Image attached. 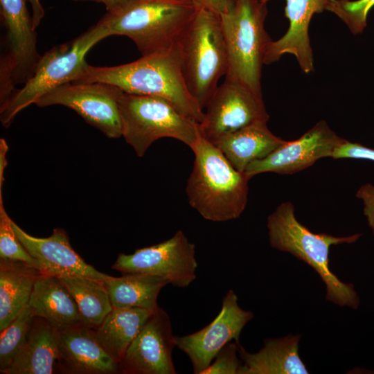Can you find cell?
<instances>
[{
  "label": "cell",
  "instance_id": "obj_17",
  "mask_svg": "<svg viewBox=\"0 0 374 374\" xmlns=\"http://www.w3.org/2000/svg\"><path fill=\"white\" fill-rule=\"evenodd\" d=\"M58 370L69 374H115L119 364L96 338L92 328L81 326L58 332Z\"/></svg>",
  "mask_w": 374,
  "mask_h": 374
},
{
  "label": "cell",
  "instance_id": "obj_9",
  "mask_svg": "<svg viewBox=\"0 0 374 374\" xmlns=\"http://www.w3.org/2000/svg\"><path fill=\"white\" fill-rule=\"evenodd\" d=\"M1 17L6 29V52L0 62V102L6 103L33 75L41 55L37 33L26 0H0Z\"/></svg>",
  "mask_w": 374,
  "mask_h": 374
},
{
  "label": "cell",
  "instance_id": "obj_4",
  "mask_svg": "<svg viewBox=\"0 0 374 374\" xmlns=\"http://www.w3.org/2000/svg\"><path fill=\"white\" fill-rule=\"evenodd\" d=\"M195 11L190 0H124L100 20L110 36L129 37L144 56L176 44Z\"/></svg>",
  "mask_w": 374,
  "mask_h": 374
},
{
  "label": "cell",
  "instance_id": "obj_33",
  "mask_svg": "<svg viewBox=\"0 0 374 374\" xmlns=\"http://www.w3.org/2000/svg\"><path fill=\"white\" fill-rule=\"evenodd\" d=\"M196 7L213 11L220 15L229 12L236 0H190Z\"/></svg>",
  "mask_w": 374,
  "mask_h": 374
},
{
  "label": "cell",
  "instance_id": "obj_30",
  "mask_svg": "<svg viewBox=\"0 0 374 374\" xmlns=\"http://www.w3.org/2000/svg\"><path fill=\"white\" fill-rule=\"evenodd\" d=\"M239 344L236 342L226 344L201 374H238L241 366L237 355Z\"/></svg>",
  "mask_w": 374,
  "mask_h": 374
},
{
  "label": "cell",
  "instance_id": "obj_3",
  "mask_svg": "<svg viewBox=\"0 0 374 374\" xmlns=\"http://www.w3.org/2000/svg\"><path fill=\"white\" fill-rule=\"evenodd\" d=\"M267 228L271 247L290 253L319 274L326 287L327 301L339 306L358 308L360 301L353 284L342 282L330 270L329 251L332 245L355 242L362 234L336 237L313 233L296 220L290 202L280 204L268 216Z\"/></svg>",
  "mask_w": 374,
  "mask_h": 374
},
{
  "label": "cell",
  "instance_id": "obj_21",
  "mask_svg": "<svg viewBox=\"0 0 374 374\" xmlns=\"http://www.w3.org/2000/svg\"><path fill=\"white\" fill-rule=\"evenodd\" d=\"M300 335L266 339L256 353L247 352L239 344L242 364L238 374H308V370L299 354Z\"/></svg>",
  "mask_w": 374,
  "mask_h": 374
},
{
  "label": "cell",
  "instance_id": "obj_24",
  "mask_svg": "<svg viewBox=\"0 0 374 374\" xmlns=\"http://www.w3.org/2000/svg\"><path fill=\"white\" fill-rule=\"evenodd\" d=\"M153 312L139 308H113L103 321L93 328L109 354L120 364L133 340Z\"/></svg>",
  "mask_w": 374,
  "mask_h": 374
},
{
  "label": "cell",
  "instance_id": "obj_23",
  "mask_svg": "<svg viewBox=\"0 0 374 374\" xmlns=\"http://www.w3.org/2000/svg\"><path fill=\"white\" fill-rule=\"evenodd\" d=\"M41 271L26 262L0 259V331L28 304Z\"/></svg>",
  "mask_w": 374,
  "mask_h": 374
},
{
  "label": "cell",
  "instance_id": "obj_10",
  "mask_svg": "<svg viewBox=\"0 0 374 374\" xmlns=\"http://www.w3.org/2000/svg\"><path fill=\"white\" fill-rule=\"evenodd\" d=\"M112 269L122 274H143L162 277L173 286L184 288L196 278L195 245L183 231L159 244L120 253Z\"/></svg>",
  "mask_w": 374,
  "mask_h": 374
},
{
  "label": "cell",
  "instance_id": "obj_2",
  "mask_svg": "<svg viewBox=\"0 0 374 374\" xmlns=\"http://www.w3.org/2000/svg\"><path fill=\"white\" fill-rule=\"evenodd\" d=\"M191 150L195 159L186 187L190 206L206 220L238 218L247 204L250 178L201 133Z\"/></svg>",
  "mask_w": 374,
  "mask_h": 374
},
{
  "label": "cell",
  "instance_id": "obj_12",
  "mask_svg": "<svg viewBox=\"0 0 374 374\" xmlns=\"http://www.w3.org/2000/svg\"><path fill=\"white\" fill-rule=\"evenodd\" d=\"M199 123L201 134L213 143L222 136L269 118L262 100L242 82L225 78L209 99Z\"/></svg>",
  "mask_w": 374,
  "mask_h": 374
},
{
  "label": "cell",
  "instance_id": "obj_27",
  "mask_svg": "<svg viewBox=\"0 0 374 374\" xmlns=\"http://www.w3.org/2000/svg\"><path fill=\"white\" fill-rule=\"evenodd\" d=\"M35 314L28 304L3 330L0 331V373L6 374L26 340Z\"/></svg>",
  "mask_w": 374,
  "mask_h": 374
},
{
  "label": "cell",
  "instance_id": "obj_15",
  "mask_svg": "<svg viewBox=\"0 0 374 374\" xmlns=\"http://www.w3.org/2000/svg\"><path fill=\"white\" fill-rule=\"evenodd\" d=\"M176 346L168 314L159 307L128 347L121 362L125 374H176L172 352Z\"/></svg>",
  "mask_w": 374,
  "mask_h": 374
},
{
  "label": "cell",
  "instance_id": "obj_8",
  "mask_svg": "<svg viewBox=\"0 0 374 374\" xmlns=\"http://www.w3.org/2000/svg\"><path fill=\"white\" fill-rule=\"evenodd\" d=\"M118 105L122 136L140 157L159 139L172 138L191 149L200 135L199 123L163 98L123 91Z\"/></svg>",
  "mask_w": 374,
  "mask_h": 374
},
{
  "label": "cell",
  "instance_id": "obj_22",
  "mask_svg": "<svg viewBox=\"0 0 374 374\" xmlns=\"http://www.w3.org/2000/svg\"><path fill=\"white\" fill-rule=\"evenodd\" d=\"M265 121H258L226 134L214 143L233 166L244 172L251 162L262 159L286 141L274 135Z\"/></svg>",
  "mask_w": 374,
  "mask_h": 374
},
{
  "label": "cell",
  "instance_id": "obj_14",
  "mask_svg": "<svg viewBox=\"0 0 374 374\" xmlns=\"http://www.w3.org/2000/svg\"><path fill=\"white\" fill-rule=\"evenodd\" d=\"M346 139L337 136L324 121H320L299 139L285 141L266 157L251 162L244 173L250 179L264 172L292 174L332 157Z\"/></svg>",
  "mask_w": 374,
  "mask_h": 374
},
{
  "label": "cell",
  "instance_id": "obj_20",
  "mask_svg": "<svg viewBox=\"0 0 374 374\" xmlns=\"http://www.w3.org/2000/svg\"><path fill=\"white\" fill-rule=\"evenodd\" d=\"M58 332L35 316L6 374H51L58 369Z\"/></svg>",
  "mask_w": 374,
  "mask_h": 374
},
{
  "label": "cell",
  "instance_id": "obj_32",
  "mask_svg": "<svg viewBox=\"0 0 374 374\" xmlns=\"http://www.w3.org/2000/svg\"><path fill=\"white\" fill-rule=\"evenodd\" d=\"M356 197L363 202L364 214L374 235V186L369 183L361 186Z\"/></svg>",
  "mask_w": 374,
  "mask_h": 374
},
{
  "label": "cell",
  "instance_id": "obj_16",
  "mask_svg": "<svg viewBox=\"0 0 374 374\" xmlns=\"http://www.w3.org/2000/svg\"><path fill=\"white\" fill-rule=\"evenodd\" d=\"M18 239L39 265L42 273L55 276H78L104 280L109 275L87 264L72 248L66 231L55 229L51 236L33 237L12 220Z\"/></svg>",
  "mask_w": 374,
  "mask_h": 374
},
{
  "label": "cell",
  "instance_id": "obj_13",
  "mask_svg": "<svg viewBox=\"0 0 374 374\" xmlns=\"http://www.w3.org/2000/svg\"><path fill=\"white\" fill-rule=\"evenodd\" d=\"M253 317L252 312L239 306L236 294L229 290L223 298L217 317L195 332L175 336L176 346L188 357L193 373L201 374L226 344L232 340L240 344V333Z\"/></svg>",
  "mask_w": 374,
  "mask_h": 374
},
{
  "label": "cell",
  "instance_id": "obj_29",
  "mask_svg": "<svg viewBox=\"0 0 374 374\" xmlns=\"http://www.w3.org/2000/svg\"><path fill=\"white\" fill-rule=\"evenodd\" d=\"M374 0H328L326 10L341 19L355 35L362 33L367 24Z\"/></svg>",
  "mask_w": 374,
  "mask_h": 374
},
{
  "label": "cell",
  "instance_id": "obj_7",
  "mask_svg": "<svg viewBox=\"0 0 374 374\" xmlns=\"http://www.w3.org/2000/svg\"><path fill=\"white\" fill-rule=\"evenodd\" d=\"M269 0H236L220 15L228 55L225 78L238 80L259 96L265 56L272 41L265 28Z\"/></svg>",
  "mask_w": 374,
  "mask_h": 374
},
{
  "label": "cell",
  "instance_id": "obj_28",
  "mask_svg": "<svg viewBox=\"0 0 374 374\" xmlns=\"http://www.w3.org/2000/svg\"><path fill=\"white\" fill-rule=\"evenodd\" d=\"M0 258L21 261L40 270L38 262L24 248L13 230L12 220L4 208L2 188H0Z\"/></svg>",
  "mask_w": 374,
  "mask_h": 374
},
{
  "label": "cell",
  "instance_id": "obj_5",
  "mask_svg": "<svg viewBox=\"0 0 374 374\" xmlns=\"http://www.w3.org/2000/svg\"><path fill=\"white\" fill-rule=\"evenodd\" d=\"M107 37H110L109 30L100 19L77 37L45 52L33 76L1 105L2 125L9 127L21 110L53 89L75 81L89 66L85 58L89 50Z\"/></svg>",
  "mask_w": 374,
  "mask_h": 374
},
{
  "label": "cell",
  "instance_id": "obj_25",
  "mask_svg": "<svg viewBox=\"0 0 374 374\" xmlns=\"http://www.w3.org/2000/svg\"><path fill=\"white\" fill-rule=\"evenodd\" d=\"M113 308H139L154 312L162 288L170 284L160 276L143 274L108 276L104 280Z\"/></svg>",
  "mask_w": 374,
  "mask_h": 374
},
{
  "label": "cell",
  "instance_id": "obj_34",
  "mask_svg": "<svg viewBox=\"0 0 374 374\" xmlns=\"http://www.w3.org/2000/svg\"><path fill=\"white\" fill-rule=\"evenodd\" d=\"M32 10L33 26L36 29L44 16V10L39 0H28Z\"/></svg>",
  "mask_w": 374,
  "mask_h": 374
},
{
  "label": "cell",
  "instance_id": "obj_18",
  "mask_svg": "<svg viewBox=\"0 0 374 374\" xmlns=\"http://www.w3.org/2000/svg\"><path fill=\"white\" fill-rule=\"evenodd\" d=\"M285 17L290 26L279 39L271 41L265 53L264 64L278 61L286 53L294 55L305 73L314 71L312 50L308 34L312 17L326 10L328 0H285Z\"/></svg>",
  "mask_w": 374,
  "mask_h": 374
},
{
  "label": "cell",
  "instance_id": "obj_31",
  "mask_svg": "<svg viewBox=\"0 0 374 374\" xmlns=\"http://www.w3.org/2000/svg\"><path fill=\"white\" fill-rule=\"evenodd\" d=\"M332 158L365 159L374 162V149L345 140L335 149Z\"/></svg>",
  "mask_w": 374,
  "mask_h": 374
},
{
  "label": "cell",
  "instance_id": "obj_35",
  "mask_svg": "<svg viewBox=\"0 0 374 374\" xmlns=\"http://www.w3.org/2000/svg\"><path fill=\"white\" fill-rule=\"evenodd\" d=\"M73 1H93L103 3L107 11L116 8L124 0H71Z\"/></svg>",
  "mask_w": 374,
  "mask_h": 374
},
{
  "label": "cell",
  "instance_id": "obj_11",
  "mask_svg": "<svg viewBox=\"0 0 374 374\" xmlns=\"http://www.w3.org/2000/svg\"><path fill=\"white\" fill-rule=\"evenodd\" d=\"M122 92L118 87L105 82H69L53 89L35 105L67 107L108 138L117 139L123 134L118 105Z\"/></svg>",
  "mask_w": 374,
  "mask_h": 374
},
{
  "label": "cell",
  "instance_id": "obj_19",
  "mask_svg": "<svg viewBox=\"0 0 374 374\" xmlns=\"http://www.w3.org/2000/svg\"><path fill=\"white\" fill-rule=\"evenodd\" d=\"M28 305L35 316L44 319L58 332L84 326L75 299L57 276L42 273Z\"/></svg>",
  "mask_w": 374,
  "mask_h": 374
},
{
  "label": "cell",
  "instance_id": "obj_26",
  "mask_svg": "<svg viewBox=\"0 0 374 374\" xmlns=\"http://www.w3.org/2000/svg\"><path fill=\"white\" fill-rule=\"evenodd\" d=\"M58 278L75 299L84 326L98 327L113 310L104 280L78 276Z\"/></svg>",
  "mask_w": 374,
  "mask_h": 374
},
{
  "label": "cell",
  "instance_id": "obj_6",
  "mask_svg": "<svg viewBox=\"0 0 374 374\" xmlns=\"http://www.w3.org/2000/svg\"><path fill=\"white\" fill-rule=\"evenodd\" d=\"M177 44L186 85L204 110L228 69L220 15L196 7L193 19Z\"/></svg>",
  "mask_w": 374,
  "mask_h": 374
},
{
  "label": "cell",
  "instance_id": "obj_1",
  "mask_svg": "<svg viewBox=\"0 0 374 374\" xmlns=\"http://www.w3.org/2000/svg\"><path fill=\"white\" fill-rule=\"evenodd\" d=\"M73 82H105L128 93L159 97L199 123L204 118V110L186 85L177 43L127 64L114 66L89 64Z\"/></svg>",
  "mask_w": 374,
  "mask_h": 374
}]
</instances>
